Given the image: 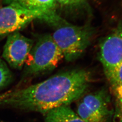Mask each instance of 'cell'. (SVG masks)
Here are the masks:
<instances>
[{
	"label": "cell",
	"mask_w": 122,
	"mask_h": 122,
	"mask_svg": "<svg viewBox=\"0 0 122 122\" xmlns=\"http://www.w3.org/2000/svg\"><path fill=\"white\" fill-rule=\"evenodd\" d=\"M92 80L90 71L75 69L56 74L41 82L0 95V106L45 114L80 99Z\"/></svg>",
	"instance_id": "1"
},
{
	"label": "cell",
	"mask_w": 122,
	"mask_h": 122,
	"mask_svg": "<svg viewBox=\"0 0 122 122\" xmlns=\"http://www.w3.org/2000/svg\"><path fill=\"white\" fill-rule=\"evenodd\" d=\"M53 29L52 38L68 61H75L82 55L96 31L90 24L76 25L67 20Z\"/></svg>",
	"instance_id": "2"
},
{
	"label": "cell",
	"mask_w": 122,
	"mask_h": 122,
	"mask_svg": "<svg viewBox=\"0 0 122 122\" xmlns=\"http://www.w3.org/2000/svg\"><path fill=\"white\" fill-rule=\"evenodd\" d=\"M63 56L51 34L39 36L24 65L23 78H28L55 69Z\"/></svg>",
	"instance_id": "3"
},
{
	"label": "cell",
	"mask_w": 122,
	"mask_h": 122,
	"mask_svg": "<svg viewBox=\"0 0 122 122\" xmlns=\"http://www.w3.org/2000/svg\"><path fill=\"white\" fill-rule=\"evenodd\" d=\"M10 3L0 8V36L19 31L35 20H40L44 14Z\"/></svg>",
	"instance_id": "4"
},
{
	"label": "cell",
	"mask_w": 122,
	"mask_h": 122,
	"mask_svg": "<svg viewBox=\"0 0 122 122\" xmlns=\"http://www.w3.org/2000/svg\"><path fill=\"white\" fill-rule=\"evenodd\" d=\"M99 58L108 79L122 61V17L100 46Z\"/></svg>",
	"instance_id": "5"
},
{
	"label": "cell",
	"mask_w": 122,
	"mask_h": 122,
	"mask_svg": "<svg viewBox=\"0 0 122 122\" xmlns=\"http://www.w3.org/2000/svg\"><path fill=\"white\" fill-rule=\"evenodd\" d=\"M34 44L32 39L23 35L19 31L14 32L7 37L2 57L12 68L21 69Z\"/></svg>",
	"instance_id": "6"
},
{
	"label": "cell",
	"mask_w": 122,
	"mask_h": 122,
	"mask_svg": "<svg viewBox=\"0 0 122 122\" xmlns=\"http://www.w3.org/2000/svg\"><path fill=\"white\" fill-rule=\"evenodd\" d=\"M81 101L92 113L105 122H107L111 114L110 99L105 89H102L84 96Z\"/></svg>",
	"instance_id": "7"
},
{
	"label": "cell",
	"mask_w": 122,
	"mask_h": 122,
	"mask_svg": "<svg viewBox=\"0 0 122 122\" xmlns=\"http://www.w3.org/2000/svg\"><path fill=\"white\" fill-rule=\"evenodd\" d=\"M45 115V122H84L68 105L52 109Z\"/></svg>",
	"instance_id": "8"
},
{
	"label": "cell",
	"mask_w": 122,
	"mask_h": 122,
	"mask_svg": "<svg viewBox=\"0 0 122 122\" xmlns=\"http://www.w3.org/2000/svg\"><path fill=\"white\" fill-rule=\"evenodd\" d=\"M7 4H17L24 8L33 11L47 12L56 10L55 0H5Z\"/></svg>",
	"instance_id": "9"
},
{
	"label": "cell",
	"mask_w": 122,
	"mask_h": 122,
	"mask_svg": "<svg viewBox=\"0 0 122 122\" xmlns=\"http://www.w3.org/2000/svg\"><path fill=\"white\" fill-rule=\"evenodd\" d=\"M90 1V0H55L57 6L74 12L88 9Z\"/></svg>",
	"instance_id": "10"
},
{
	"label": "cell",
	"mask_w": 122,
	"mask_h": 122,
	"mask_svg": "<svg viewBox=\"0 0 122 122\" xmlns=\"http://www.w3.org/2000/svg\"><path fill=\"white\" fill-rule=\"evenodd\" d=\"M76 113L84 122H105L92 113L81 100L77 105Z\"/></svg>",
	"instance_id": "11"
},
{
	"label": "cell",
	"mask_w": 122,
	"mask_h": 122,
	"mask_svg": "<svg viewBox=\"0 0 122 122\" xmlns=\"http://www.w3.org/2000/svg\"><path fill=\"white\" fill-rule=\"evenodd\" d=\"M12 74L6 63L0 57V91L12 81Z\"/></svg>",
	"instance_id": "12"
},
{
	"label": "cell",
	"mask_w": 122,
	"mask_h": 122,
	"mask_svg": "<svg viewBox=\"0 0 122 122\" xmlns=\"http://www.w3.org/2000/svg\"><path fill=\"white\" fill-rule=\"evenodd\" d=\"M108 79L114 90L122 88V61Z\"/></svg>",
	"instance_id": "13"
},
{
	"label": "cell",
	"mask_w": 122,
	"mask_h": 122,
	"mask_svg": "<svg viewBox=\"0 0 122 122\" xmlns=\"http://www.w3.org/2000/svg\"><path fill=\"white\" fill-rule=\"evenodd\" d=\"M114 122H122V98L116 96L114 113Z\"/></svg>",
	"instance_id": "14"
}]
</instances>
